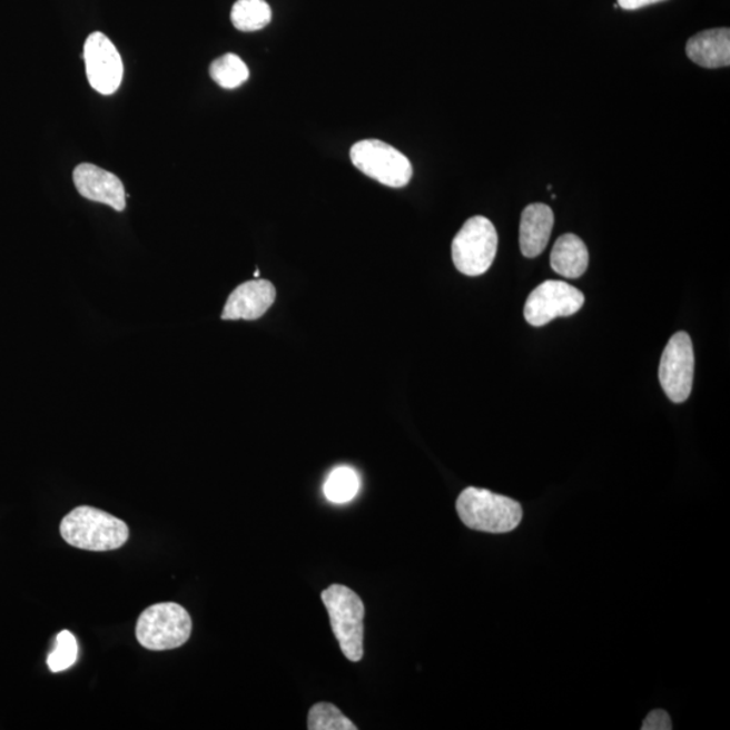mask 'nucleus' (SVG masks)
Wrapping results in <instances>:
<instances>
[{
    "label": "nucleus",
    "mask_w": 730,
    "mask_h": 730,
    "mask_svg": "<svg viewBox=\"0 0 730 730\" xmlns=\"http://www.w3.org/2000/svg\"><path fill=\"white\" fill-rule=\"evenodd\" d=\"M60 532L69 545L93 552L118 550L129 539L122 520L90 506H79L66 515Z\"/></svg>",
    "instance_id": "1"
},
{
    "label": "nucleus",
    "mask_w": 730,
    "mask_h": 730,
    "mask_svg": "<svg viewBox=\"0 0 730 730\" xmlns=\"http://www.w3.org/2000/svg\"><path fill=\"white\" fill-rule=\"evenodd\" d=\"M456 510L465 526L484 533L512 532L522 520L517 501L484 489H465L458 495Z\"/></svg>",
    "instance_id": "2"
},
{
    "label": "nucleus",
    "mask_w": 730,
    "mask_h": 730,
    "mask_svg": "<svg viewBox=\"0 0 730 730\" xmlns=\"http://www.w3.org/2000/svg\"><path fill=\"white\" fill-rule=\"evenodd\" d=\"M320 600L329 613L332 631L344 657L351 662H361L364 654L365 616L362 598L343 584H332L323 591Z\"/></svg>",
    "instance_id": "3"
},
{
    "label": "nucleus",
    "mask_w": 730,
    "mask_h": 730,
    "mask_svg": "<svg viewBox=\"0 0 730 730\" xmlns=\"http://www.w3.org/2000/svg\"><path fill=\"white\" fill-rule=\"evenodd\" d=\"M193 632V620L178 603H157L144 610L136 627L138 643L150 651L175 650L185 645Z\"/></svg>",
    "instance_id": "4"
},
{
    "label": "nucleus",
    "mask_w": 730,
    "mask_h": 730,
    "mask_svg": "<svg viewBox=\"0 0 730 730\" xmlns=\"http://www.w3.org/2000/svg\"><path fill=\"white\" fill-rule=\"evenodd\" d=\"M499 250V233L486 217L476 216L463 225L453 238L452 260L462 274L481 276L487 273Z\"/></svg>",
    "instance_id": "5"
},
{
    "label": "nucleus",
    "mask_w": 730,
    "mask_h": 730,
    "mask_svg": "<svg viewBox=\"0 0 730 730\" xmlns=\"http://www.w3.org/2000/svg\"><path fill=\"white\" fill-rule=\"evenodd\" d=\"M351 161L364 175L387 187L402 188L413 178L407 157L381 140L358 141L351 148Z\"/></svg>",
    "instance_id": "6"
},
{
    "label": "nucleus",
    "mask_w": 730,
    "mask_h": 730,
    "mask_svg": "<svg viewBox=\"0 0 730 730\" xmlns=\"http://www.w3.org/2000/svg\"><path fill=\"white\" fill-rule=\"evenodd\" d=\"M583 305L581 289L565 282L546 280L529 295L524 316L529 325L544 326L559 317L574 316Z\"/></svg>",
    "instance_id": "7"
},
{
    "label": "nucleus",
    "mask_w": 730,
    "mask_h": 730,
    "mask_svg": "<svg viewBox=\"0 0 730 730\" xmlns=\"http://www.w3.org/2000/svg\"><path fill=\"white\" fill-rule=\"evenodd\" d=\"M659 381L672 402L688 401L694 381V349L688 333H675L667 344L659 365Z\"/></svg>",
    "instance_id": "8"
},
{
    "label": "nucleus",
    "mask_w": 730,
    "mask_h": 730,
    "mask_svg": "<svg viewBox=\"0 0 730 730\" xmlns=\"http://www.w3.org/2000/svg\"><path fill=\"white\" fill-rule=\"evenodd\" d=\"M83 58L88 81L93 90L111 96L122 83L124 62L115 43L103 33L96 31L88 36Z\"/></svg>",
    "instance_id": "9"
},
{
    "label": "nucleus",
    "mask_w": 730,
    "mask_h": 730,
    "mask_svg": "<svg viewBox=\"0 0 730 730\" xmlns=\"http://www.w3.org/2000/svg\"><path fill=\"white\" fill-rule=\"evenodd\" d=\"M73 182L81 197L103 204L117 211L126 209V193L118 176L93 164H79L73 171Z\"/></svg>",
    "instance_id": "10"
},
{
    "label": "nucleus",
    "mask_w": 730,
    "mask_h": 730,
    "mask_svg": "<svg viewBox=\"0 0 730 730\" xmlns=\"http://www.w3.org/2000/svg\"><path fill=\"white\" fill-rule=\"evenodd\" d=\"M276 289L268 280H250L243 283L229 295L224 307V320H255L259 319L274 305Z\"/></svg>",
    "instance_id": "11"
},
{
    "label": "nucleus",
    "mask_w": 730,
    "mask_h": 730,
    "mask_svg": "<svg viewBox=\"0 0 730 730\" xmlns=\"http://www.w3.org/2000/svg\"><path fill=\"white\" fill-rule=\"evenodd\" d=\"M553 211L550 206L544 204L529 205L522 211L520 224V247L522 255L534 259L540 256L546 248L552 235Z\"/></svg>",
    "instance_id": "12"
},
{
    "label": "nucleus",
    "mask_w": 730,
    "mask_h": 730,
    "mask_svg": "<svg viewBox=\"0 0 730 730\" xmlns=\"http://www.w3.org/2000/svg\"><path fill=\"white\" fill-rule=\"evenodd\" d=\"M685 53L696 65L703 68H722L730 65V30L710 29L692 36Z\"/></svg>",
    "instance_id": "13"
},
{
    "label": "nucleus",
    "mask_w": 730,
    "mask_h": 730,
    "mask_svg": "<svg viewBox=\"0 0 730 730\" xmlns=\"http://www.w3.org/2000/svg\"><path fill=\"white\" fill-rule=\"evenodd\" d=\"M551 267L563 278L578 279L589 267V250L586 244L575 235H564L558 238L551 254Z\"/></svg>",
    "instance_id": "14"
},
{
    "label": "nucleus",
    "mask_w": 730,
    "mask_h": 730,
    "mask_svg": "<svg viewBox=\"0 0 730 730\" xmlns=\"http://www.w3.org/2000/svg\"><path fill=\"white\" fill-rule=\"evenodd\" d=\"M230 18L233 27L250 33L266 28L273 20V11L266 0H237Z\"/></svg>",
    "instance_id": "15"
},
{
    "label": "nucleus",
    "mask_w": 730,
    "mask_h": 730,
    "mask_svg": "<svg viewBox=\"0 0 730 730\" xmlns=\"http://www.w3.org/2000/svg\"><path fill=\"white\" fill-rule=\"evenodd\" d=\"M210 77L219 87L235 90L248 80L249 69L237 55L226 53L223 58L213 61Z\"/></svg>",
    "instance_id": "16"
},
{
    "label": "nucleus",
    "mask_w": 730,
    "mask_h": 730,
    "mask_svg": "<svg viewBox=\"0 0 730 730\" xmlns=\"http://www.w3.org/2000/svg\"><path fill=\"white\" fill-rule=\"evenodd\" d=\"M361 489L357 472L351 467H338L332 471L324 486V494L333 503H346L355 499Z\"/></svg>",
    "instance_id": "17"
},
{
    "label": "nucleus",
    "mask_w": 730,
    "mask_h": 730,
    "mask_svg": "<svg viewBox=\"0 0 730 730\" xmlns=\"http://www.w3.org/2000/svg\"><path fill=\"white\" fill-rule=\"evenodd\" d=\"M308 730H357L348 717H345L335 704L319 702L308 711Z\"/></svg>",
    "instance_id": "18"
},
{
    "label": "nucleus",
    "mask_w": 730,
    "mask_h": 730,
    "mask_svg": "<svg viewBox=\"0 0 730 730\" xmlns=\"http://www.w3.org/2000/svg\"><path fill=\"white\" fill-rule=\"evenodd\" d=\"M78 659L77 639L71 632L62 631L56 639L55 650L48 657V665L52 672H61L72 667Z\"/></svg>",
    "instance_id": "19"
},
{
    "label": "nucleus",
    "mask_w": 730,
    "mask_h": 730,
    "mask_svg": "<svg viewBox=\"0 0 730 730\" xmlns=\"http://www.w3.org/2000/svg\"><path fill=\"white\" fill-rule=\"evenodd\" d=\"M643 730H670L672 722L669 713L664 710H653L647 716V719L641 727Z\"/></svg>",
    "instance_id": "20"
},
{
    "label": "nucleus",
    "mask_w": 730,
    "mask_h": 730,
    "mask_svg": "<svg viewBox=\"0 0 730 730\" xmlns=\"http://www.w3.org/2000/svg\"><path fill=\"white\" fill-rule=\"evenodd\" d=\"M664 0H619V8L624 10H639Z\"/></svg>",
    "instance_id": "21"
},
{
    "label": "nucleus",
    "mask_w": 730,
    "mask_h": 730,
    "mask_svg": "<svg viewBox=\"0 0 730 730\" xmlns=\"http://www.w3.org/2000/svg\"><path fill=\"white\" fill-rule=\"evenodd\" d=\"M259 276H260V270L257 269L256 273H255V278L257 279V278H259Z\"/></svg>",
    "instance_id": "22"
}]
</instances>
